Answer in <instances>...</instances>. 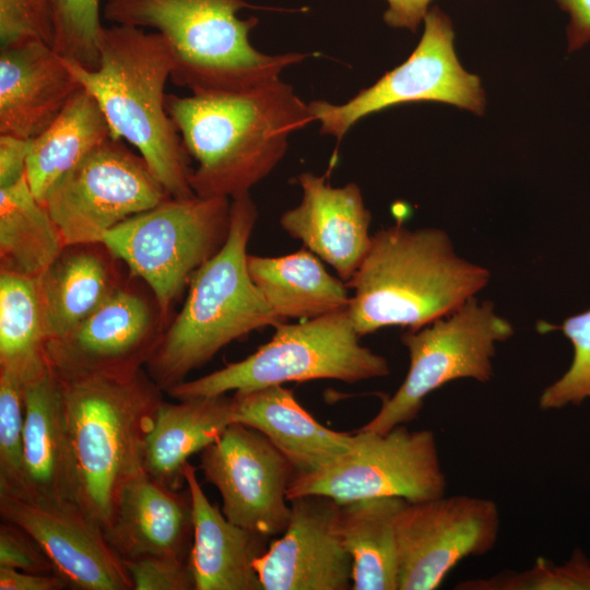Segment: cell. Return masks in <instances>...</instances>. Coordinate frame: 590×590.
Segmentation results:
<instances>
[{
  "label": "cell",
  "instance_id": "1",
  "mask_svg": "<svg viewBox=\"0 0 590 590\" xmlns=\"http://www.w3.org/2000/svg\"><path fill=\"white\" fill-rule=\"evenodd\" d=\"M165 107L197 163L189 182L201 198L248 193L284 157L291 134L314 121L281 79L241 92L166 94Z\"/></svg>",
  "mask_w": 590,
  "mask_h": 590
},
{
  "label": "cell",
  "instance_id": "2",
  "mask_svg": "<svg viewBox=\"0 0 590 590\" xmlns=\"http://www.w3.org/2000/svg\"><path fill=\"white\" fill-rule=\"evenodd\" d=\"M58 377L74 503L105 532L122 488L143 471L145 441L163 389L143 369L127 375Z\"/></svg>",
  "mask_w": 590,
  "mask_h": 590
},
{
  "label": "cell",
  "instance_id": "3",
  "mask_svg": "<svg viewBox=\"0 0 590 590\" xmlns=\"http://www.w3.org/2000/svg\"><path fill=\"white\" fill-rule=\"evenodd\" d=\"M489 276L458 257L444 231L397 224L371 235L346 283L354 290L347 310L359 337L389 326L416 330L462 307Z\"/></svg>",
  "mask_w": 590,
  "mask_h": 590
},
{
  "label": "cell",
  "instance_id": "4",
  "mask_svg": "<svg viewBox=\"0 0 590 590\" xmlns=\"http://www.w3.org/2000/svg\"><path fill=\"white\" fill-rule=\"evenodd\" d=\"M64 61L99 105L111 137L138 150L172 198L196 196L189 155L165 107L173 72L166 39L154 31L114 24L102 30L95 69Z\"/></svg>",
  "mask_w": 590,
  "mask_h": 590
},
{
  "label": "cell",
  "instance_id": "5",
  "mask_svg": "<svg viewBox=\"0 0 590 590\" xmlns=\"http://www.w3.org/2000/svg\"><path fill=\"white\" fill-rule=\"evenodd\" d=\"M246 7V0H107L103 14L114 24L160 33L172 52L173 83L202 95L272 83L306 57L256 49L249 35L258 19L237 16Z\"/></svg>",
  "mask_w": 590,
  "mask_h": 590
},
{
  "label": "cell",
  "instance_id": "6",
  "mask_svg": "<svg viewBox=\"0 0 590 590\" xmlns=\"http://www.w3.org/2000/svg\"><path fill=\"white\" fill-rule=\"evenodd\" d=\"M257 220L249 192L232 199L226 241L191 276L181 310L169 321L146 364L148 374L163 391L185 381L231 342L283 322L248 270L247 246Z\"/></svg>",
  "mask_w": 590,
  "mask_h": 590
},
{
  "label": "cell",
  "instance_id": "7",
  "mask_svg": "<svg viewBox=\"0 0 590 590\" xmlns=\"http://www.w3.org/2000/svg\"><path fill=\"white\" fill-rule=\"evenodd\" d=\"M274 328L271 340L246 358L185 380L166 392L179 401L291 381L334 379L355 384L389 374L387 359L359 343L347 308Z\"/></svg>",
  "mask_w": 590,
  "mask_h": 590
},
{
  "label": "cell",
  "instance_id": "8",
  "mask_svg": "<svg viewBox=\"0 0 590 590\" xmlns=\"http://www.w3.org/2000/svg\"><path fill=\"white\" fill-rule=\"evenodd\" d=\"M231 203L221 197H170L103 235L101 243L149 286L167 326L193 273L226 241Z\"/></svg>",
  "mask_w": 590,
  "mask_h": 590
},
{
  "label": "cell",
  "instance_id": "9",
  "mask_svg": "<svg viewBox=\"0 0 590 590\" xmlns=\"http://www.w3.org/2000/svg\"><path fill=\"white\" fill-rule=\"evenodd\" d=\"M514 334L489 302L471 298L452 314L401 335L410 367L398 390L362 428L385 434L414 421L424 399L441 386L461 378L487 382L493 376L495 344Z\"/></svg>",
  "mask_w": 590,
  "mask_h": 590
},
{
  "label": "cell",
  "instance_id": "10",
  "mask_svg": "<svg viewBox=\"0 0 590 590\" xmlns=\"http://www.w3.org/2000/svg\"><path fill=\"white\" fill-rule=\"evenodd\" d=\"M423 22L422 37L412 54L374 84L342 104L323 99L308 103L321 134L340 141L366 116L409 103H444L484 114L486 98L481 79L459 62L450 17L433 7Z\"/></svg>",
  "mask_w": 590,
  "mask_h": 590
},
{
  "label": "cell",
  "instance_id": "11",
  "mask_svg": "<svg viewBox=\"0 0 590 590\" xmlns=\"http://www.w3.org/2000/svg\"><path fill=\"white\" fill-rule=\"evenodd\" d=\"M446 487L434 433L402 424L385 434L357 429L349 452L314 472L295 474L287 499L316 494L339 504L376 497L418 503L445 495Z\"/></svg>",
  "mask_w": 590,
  "mask_h": 590
},
{
  "label": "cell",
  "instance_id": "12",
  "mask_svg": "<svg viewBox=\"0 0 590 590\" xmlns=\"http://www.w3.org/2000/svg\"><path fill=\"white\" fill-rule=\"evenodd\" d=\"M168 198L145 160L110 137L62 176L43 204L70 246L101 243L107 231Z\"/></svg>",
  "mask_w": 590,
  "mask_h": 590
},
{
  "label": "cell",
  "instance_id": "13",
  "mask_svg": "<svg viewBox=\"0 0 590 590\" xmlns=\"http://www.w3.org/2000/svg\"><path fill=\"white\" fill-rule=\"evenodd\" d=\"M499 529V509L489 498L408 502L396 520L399 590L437 589L462 559L492 551Z\"/></svg>",
  "mask_w": 590,
  "mask_h": 590
},
{
  "label": "cell",
  "instance_id": "14",
  "mask_svg": "<svg viewBox=\"0 0 590 590\" xmlns=\"http://www.w3.org/2000/svg\"><path fill=\"white\" fill-rule=\"evenodd\" d=\"M199 469L219 491L231 522L269 538L285 531L291 517L287 489L296 471L262 433L229 424L200 452Z\"/></svg>",
  "mask_w": 590,
  "mask_h": 590
},
{
  "label": "cell",
  "instance_id": "15",
  "mask_svg": "<svg viewBox=\"0 0 590 590\" xmlns=\"http://www.w3.org/2000/svg\"><path fill=\"white\" fill-rule=\"evenodd\" d=\"M166 328L155 299L122 283L74 328L48 340L47 363L60 377L132 374L146 366Z\"/></svg>",
  "mask_w": 590,
  "mask_h": 590
},
{
  "label": "cell",
  "instance_id": "16",
  "mask_svg": "<svg viewBox=\"0 0 590 590\" xmlns=\"http://www.w3.org/2000/svg\"><path fill=\"white\" fill-rule=\"evenodd\" d=\"M3 521L26 530L50 558L56 574L79 590H130L122 558L103 529L75 504H56L0 493Z\"/></svg>",
  "mask_w": 590,
  "mask_h": 590
},
{
  "label": "cell",
  "instance_id": "17",
  "mask_svg": "<svg viewBox=\"0 0 590 590\" xmlns=\"http://www.w3.org/2000/svg\"><path fill=\"white\" fill-rule=\"evenodd\" d=\"M288 502L285 531L253 562L263 590L352 589V558L340 532V504L316 494Z\"/></svg>",
  "mask_w": 590,
  "mask_h": 590
},
{
  "label": "cell",
  "instance_id": "18",
  "mask_svg": "<svg viewBox=\"0 0 590 590\" xmlns=\"http://www.w3.org/2000/svg\"><path fill=\"white\" fill-rule=\"evenodd\" d=\"M296 182L302 200L282 214L281 227L350 282L371 244V216L359 187H333L310 172L298 175Z\"/></svg>",
  "mask_w": 590,
  "mask_h": 590
},
{
  "label": "cell",
  "instance_id": "19",
  "mask_svg": "<svg viewBox=\"0 0 590 590\" xmlns=\"http://www.w3.org/2000/svg\"><path fill=\"white\" fill-rule=\"evenodd\" d=\"M82 88L51 46L28 42L0 49V134L33 139Z\"/></svg>",
  "mask_w": 590,
  "mask_h": 590
},
{
  "label": "cell",
  "instance_id": "20",
  "mask_svg": "<svg viewBox=\"0 0 590 590\" xmlns=\"http://www.w3.org/2000/svg\"><path fill=\"white\" fill-rule=\"evenodd\" d=\"M104 533L122 559L146 555L188 559L193 534L188 487L173 489L141 471L122 488Z\"/></svg>",
  "mask_w": 590,
  "mask_h": 590
},
{
  "label": "cell",
  "instance_id": "21",
  "mask_svg": "<svg viewBox=\"0 0 590 590\" xmlns=\"http://www.w3.org/2000/svg\"><path fill=\"white\" fill-rule=\"evenodd\" d=\"M192 504L193 534L189 567L194 590H263L253 567L269 547V536L231 522L211 504L197 477V467L184 469Z\"/></svg>",
  "mask_w": 590,
  "mask_h": 590
},
{
  "label": "cell",
  "instance_id": "22",
  "mask_svg": "<svg viewBox=\"0 0 590 590\" xmlns=\"http://www.w3.org/2000/svg\"><path fill=\"white\" fill-rule=\"evenodd\" d=\"M234 422L262 433L293 464L296 473L321 469L349 452L355 433L320 424L283 385L234 392Z\"/></svg>",
  "mask_w": 590,
  "mask_h": 590
},
{
  "label": "cell",
  "instance_id": "23",
  "mask_svg": "<svg viewBox=\"0 0 590 590\" xmlns=\"http://www.w3.org/2000/svg\"><path fill=\"white\" fill-rule=\"evenodd\" d=\"M24 402V494L21 496L75 504L62 387L50 367L25 384Z\"/></svg>",
  "mask_w": 590,
  "mask_h": 590
},
{
  "label": "cell",
  "instance_id": "24",
  "mask_svg": "<svg viewBox=\"0 0 590 590\" xmlns=\"http://www.w3.org/2000/svg\"><path fill=\"white\" fill-rule=\"evenodd\" d=\"M232 423L233 400L226 394L162 401L146 437L143 470L173 489L184 488L188 459L215 441Z\"/></svg>",
  "mask_w": 590,
  "mask_h": 590
},
{
  "label": "cell",
  "instance_id": "25",
  "mask_svg": "<svg viewBox=\"0 0 590 590\" xmlns=\"http://www.w3.org/2000/svg\"><path fill=\"white\" fill-rule=\"evenodd\" d=\"M115 260L102 243L70 245L36 278L49 340L70 331L122 285Z\"/></svg>",
  "mask_w": 590,
  "mask_h": 590
},
{
  "label": "cell",
  "instance_id": "26",
  "mask_svg": "<svg viewBox=\"0 0 590 590\" xmlns=\"http://www.w3.org/2000/svg\"><path fill=\"white\" fill-rule=\"evenodd\" d=\"M250 276L281 319H310L346 309L347 285L306 248L281 257L248 255Z\"/></svg>",
  "mask_w": 590,
  "mask_h": 590
},
{
  "label": "cell",
  "instance_id": "27",
  "mask_svg": "<svg viewBox=\"0 0 590 590\" xmlns=\"http://www.w3.org/2000/svg\"><path fill=\"white\" fill-rule=\"evenodd\" d=\"M110 137L99 105L80 88L56 119L32 139L25 177L34 196L44 203L52 186Z\"/></svg>",
  "mask_w": 590,
  "mask_h": 590
},
{
  "label": "cell",
  "instance_id": "28",
  "mask_svg": "<svg viewBox=\"0 0 590 590\" xmlns=\"http://www.w3.org/2000/svg\"><path fill=\"white\" fill-rule=\"evenodd\" d=\"M408 500L376 497L340 504L339 526L352 558L353 590H399L396 520Z\"/></svg>",
  "mask_w": 590,
  "mask_h": 590
},
{
  "label": "cell",
  "instance_id": "29",
  "mask_svg": "<svg viewBox=\"0 0 590 590\" xmlns=\"http://www.w3.org/2000/svg\"><path fill=\"white\" fill-rule=\"evenodd\" d=\"M61 232L25 175L0 188V270L39 276L62 252Z\"/></svg>",
  "mask_w": 590,
  "mask_h": 590
},
{
  "label": "cell",
  "instance_id": "30",
  "mask_svg": "<svg viewBox=\"0 0 590 590\" xmlns=\"http://www.w3.org/2000/svg\"><path fill=\"white\" fill-rule=\"evenodd\" d=\"M48 340L37 279L0 270V369L24 384L42 376Z\"/></svg>",
  "mask_w": 590,
  "mask_h": 590
},
{
  "label": "cell",
  "instance_id": "31",
  "mask_svg": "<svg viewBox=\"0 0 590 590\" xmlns=\"http://www.w3.org/2000/svg\"><path fill=\"white\" fill-rule=\"evenodd\" d=\"M457 590H590V562L575 550L563 565L538 558L521 571L503 570L486 578L459 582Z\"/></svg>",
  "mask_w": 590,
  "mask_h": 590
},
{
  "label": "cell",
  "instance_id": "32",
  "mask_svg": "<svg viewBox=\"0 0 590 590\" xmlns=\"http://www.w3.org/2000/svg\"><path fill=\"white\" fill-rule=\"evenodd\" d=\"M25 384L0 369V493L24 494Z\"/></svg>",
  "mask_w": 590,
  "mask_h": 590
},
{
  "label": "cell",
  "instance_id": "33",
  "mask_svg": "<svg viewBox=\"0 0 590 590\" xmlns=\"http://www.w3.org/2000/svg\"><path fill=\"white\" fill-rule=\"evenodd\" d=\"M54 49L85 68L98 66V40L103 30L99 0H50Z\"/></svg>",
  "mask_w": 590,
  "mask_h": 590
},
{
  "label": "cell",
  "instance_id": "34",
  "mask_svg": "<svg viewBox=\"0 0 590 590\" xmlns=\"http://www.w3.org/2000/svg\"><path fill=\"white\" fill-rule=\"evenodd\" d=\"M559 329L573 343L574 358L568 370L540 396L543 411L579 405L590 399V309L567 318Z\"/></svg>",
  "mask_w": 590,
  "mask_h": 590
},
{
  "label": "cell",
  "instance_id": "35",
  "mask_svg": "<svg viewBox=\"0 0 590 590\" xmlns=\"http://www.w3.org/2000/svg\"><path fill=\"white\" fill-rule=\"evenodd\" d=\"M28 42H40L54 48L50 0H0L1 48Z\"/></svg>",
  "mask_w": 590,
  "mask_h": 590
},
{
  "label": "cell",
  "instance_id": "36",
  "mask_svg": "<svg viewBox=\"0 0 590 590\" xmlns=\"http://www.w3.org/2000/svg\"><path fill=\"white\" fill-rule=\"evenodd\" d=\"M122 560L133 590H194L188 559L146 555Z\"/></svg>",
  "mask_w": 590,
  "mask_h": 590
},
{
  "label": "cell",
  "instance_id": "37",
  "mask_svg": "<svg viewBox=\"0 0 590 590\" xmlns=\"http://www.w3.org/2000/svg\"><path fill=\"white\" fill-rule=\"evenodd\" d=\"M0 567L39 574H56L39 543L23 528L3 521L0 526Z\"/></svg>",
  "mask_w": 590,
  "mask_h": 590
},
{
  "label": "cell",
  "instance_id": "38",
  "mask_svg": "<svg viewBox=\"0 0 590 590\" xmlns=\"http://www.w3.org/2000/svg\"><path fill=\"white\" fill-rule=\"evenodd\" d=\"M32 139L0 134V188L17 182L25 175Z\"/></svg>",
  "mask_w": 590,
  "mask_h": 590
},
{
  "label": "cell",
  "instance_id": "39",
  "mask_svg": "<svg viewBox=\"0 0 590 590\" xmlns=\"http://www.w3.org/2000/svg\"><path fill=\"white\" fill-rule=\"evenodd\" d=\"M68 588L58 574H39L0 567L1 590H61Z\"/></svg>",
  "mask_w": 590,
  "mask_h": 590
},
{
  "label": "cell",
  "instance_id": "40",
  "mask_svg": "<svg viewBox=\"0 0 590 590\" xmlns=\"http://www.w3.org/2000/svg\"><path fill=\"white\" fill-rule=\"evenodd\" d=\"M569 16L567 25L568 51L590 42V0H555Z\"/></svg>",
  "mask_w": 590,
  "mask_h": 590
},
{
  "label": "cell",
  "instance_id": "41",
  "mask_svg": "<svg viewBox=\"0 0 590 590\" xmlns=\"http://www.w3.org/2000/svg\"><path fill=\"white\" fill-rule=\"evenodd\" d=\"M432 1L387 0L388 9L384 13V21L391 27L415 32L424 21Z\"/></svg>",
  "mask_w": 590,
  "mask_h": 590
}]
</instances>
